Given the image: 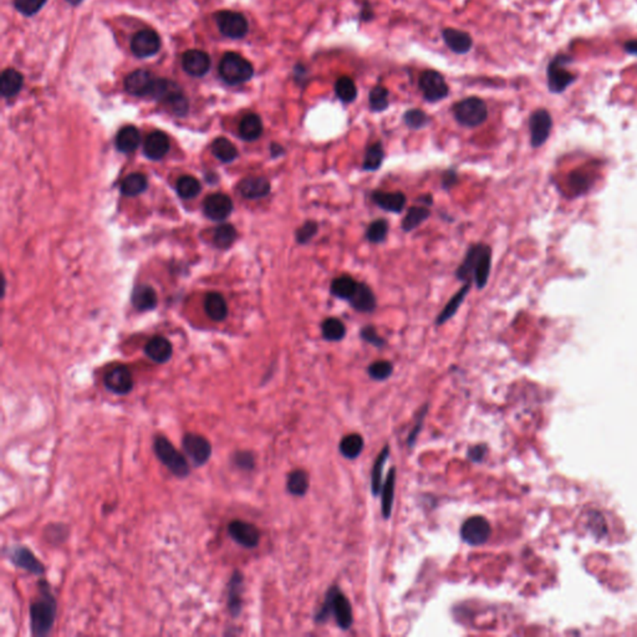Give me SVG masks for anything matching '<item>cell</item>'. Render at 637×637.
<instances>
[{"label":"cell","instance_id":"obj_1","mask_svg":"<svg viewBox=\"0 0 637 637\" xmlns=\"http://www.w3.org/2000/svg\"><path fill=\"white\" fill-rule=\"evenodd\" d=\"M38 586L40 595L30 605V627L33 636L45 637L54 627L58 603L47 580L41 579Z\"/></svg>","mask_w":637,"mask_h":637},{"label":"cell","instance_id":"obj_2","mask_svg":"<svg viewBox=\"0 0 637 637\" xmlns=\"http://www.w3.org/2000/svg\"><path fill=\"white\" fill-rule=\"evenodd\" d=\"M154 455L157 459L167 468L173 476L184 479L189 476L191 468L187 459L180 450L176 448L173 443L169 442L165 436H156L154 441Z\"/></svg>","mask_w":637,"mask_h":637},{"label":"cell","instance_id":"obj_3","mask_svg":"<svg viewBox=\"0 0 637 637\" xmlns=\"http://www.w3.org/2000/svg\"><path fill=\"white\" fill-rule=\"evenodd\" d=\"M330 614H333L335 617L336 623L341 627L342 630H348L352 625V610H351V604L346 597L341 594L336 586H333L330 589L329 594L326 597V601L322 606L320 612L316 615V621L322 623L326 621V618Z\"/></svg>","mask_w":637,"mask_h":637},{"label":"cell","instance_id":"obj_4","mask_svg":"<svg viewBox=\"0 0 637 637\" xmlns=\"http://www.w3.org/2000/svg\"><path fill=\"white\" fill-rule=\"evenodd\" d=\"M452 111L456 121L464 128H478L488 119V108L485 101L477 96L458 101L453 105Z\"/></svg>","mask_w":637,"mask_h":637},{"label":"cell","instance_id":"obj_5","mask_svg":"<svg viewBox=\"0 0 637 637\" xmlns=\"http://www.w3.org/2000/svg\"><path fill=\"white\" fill-rule=\"evenodd\" d=\"M219 75L229 85H239L253 77L254 69L242 55L228 53L224 55L221 60Z\"/></svg>","mask_w":637,"mask_h":637},{"label":"cell","instance_id":"obj_6","mask_svg":"<svg viewBox=\"0 0 637 637\" xmlns=\"http://www.w3.org/2000/svg\"><path fill=\"white\" fill-rule=\"evenodd\" d=\"M569 62H571V59L565 54H557L550 61L546 70L550 93L562 94L577 81V74L571 73L568 69Z\"/></svg>","mask_w":637,"mask_h":637},{"label":"cell","instance_id":"obj_7","mask_svg":"<svg viewBox=\"0 0 637 637\" xmlns=\"http://www.w3.org/2000/svg\"><path fill=\"white\" fill-rule=\"evenodd\" d=\"M418 86L422 93L424 100L429 102H438L446 99L450 94V88L442 75L435 70H426L420 75Z\"/></svg>","mask_w":637,"mask_h":637},{"label":"cell","instance_id":"obj_8","mask_svg":"<svg viewBox=\"0 0 637 637\" xmlns=\"http://www.w3.org/2000/svg\"><path fill=\"white\" fill-rule=\"evenodd\" d=\"M4 554L7 555L9 562L15 565L16 568H21L23 570L27 571L36 577H43L45 574L44 564L41 563L40 560L35 557L33 551L27 549V546H21V545L9 546L4 550Z\"/></svg>","mask_w":637,"mask_h":637},{"label":"cell","instance_id":"obj_9","mask_svg":"<svg viewBox=\"0 0 637 637\" xmlns=\"http://www.w3.org/2000/svg\"><path fill=\"white\" fill-rule=\"evenodd\" d=\"M182 447L195 467L204 466L212 456V444L206 437L198 433H186L182 440Z\"/></svg>","mask_w":637,"mask_h":637},{"label":"cell","instance_id":"obj_10","mask_svg":"<svg viewBox=\"0 0 637 637\" xmlns=\"http://www.w3.org/2000/svg\"><path fill=\"white\" fill-rule=\"evenodd\" d=\"M492 534L490 524L484 516H470L461 528V538L473 546H478L485 543Z\"/></svg>","mask_w":637,"mask_h":637},{"label":"cell","instance_id":"obj_11","mask_svg":"<svg viewBox=\"0 0 637 637\" xmlns=\"http://www.w3.org/2000/svg\"><path fill=\"white\" fill-rule=\"evenodd\" d=\"M553 128V119L549 111L539 108L534 111L529 119L530 142L534 148L543 146L549 139Z\"/></svg>","mask_w":637,"mask_h":637},{"label":"cell","instance_id":"obj_12","mask_svg":"<svg viewBox=\"0 0 637 637\" xmlns=\"http://www.w3.org/2000/svg\"><path fill=\"white\" fill-rule=\"evenodd\" d=\"M217 24L221 33L230 39H242L248 33V21L241 13L221 12L217 15Z\"/></svg>","mask_w":637,"mask_h":637},{"label":"cell","instance_id":"obj_13","mask_svg":"<svg viewBox=\"0 0 637 637\" xmlns=\"http://www.w3.org/2000/svg\"><path fill=\"white\" fill-rule=\"evenodd\" d=\"M229 537L243 548L253 549L261 542V531L254 524L243 520H233L228 524Z\"/></svg>","mask_w":637,"mask_h":637},{"label":"cell","instance_id":"obj_14","mask_svg":"<svg viewBox=\"0 0 637 637\" xmlns=\"http://www.w3.org/2000/svg\"><path fill=\"white\" fill-rule=\"evenodd\" d=\"M104 383H105V387L115 395H128L134 389L132 374L123 365L110 370L104 377Z\"/></svg>","mask_w":637,"mask_h":637},{"label":"cell","instance_id":"obj_15","mask_svg":"<svg viewBox=\"0 0 637 637\" xmlns=\"http://www.w3.org/2000/svg\"><path fill=\"white\" fill-rule=\"evenodd\" d=\"M161 47V39L154 30H141L134 34L131 40V50L137 58H149L158 53Z\"/></svg>","mask_w":637,"mask_h":637},{"label":"cell","instance_id":"obj_16","mask_svg":"<svg viewBox=\"0 0 637 637\" xmlns=\"http://www.w3.org/2000/svg\"><path fill=\"white\" fill-rule=\"evenodd\" d=\"M487 247H488L487 244H482V243L470 245L467 254L463 259V262L461 263V265L457 268L456 276L458 280L463 283H470V284L474 282V275H476L478 263L481 261V258H482L484 250Z\"/></svg>","mask_w":637,"mask_h":637},{"label":"cell","instance_id":"obj_17","mask_svg":"<svg viewBox=\"0 0 637 637\" xmlns=\"http://www.w3.org/2000/svg\"><path fill=\"white\" fill-rule=\"evenodd\" d=\"M157 79L147 70H136L125 80V88L134 96H151L154 94Z\"/></svg>","mask_w":637,"mask_h":637},{"label":"cell","instance_id":"obj_18","mask_svg":"<svg viewBox=\"0 0 637 637\" xmlns=\"http://www.w3.org/2000/svg\"><path fill=\"white\" fill-rule=\"evenodd\" d=\"M203 211H204V215L212 221H224L226 218H228L233 211V202L227 195L215 193L206 198V201L203 203Z\"/></svg>","mask_w":637,"mask_h":637},{"label":"cell","instance_id":"obj_19","mask_svg":"<svg viewBox=\"0 0 637 637\" xmlns=\"http://www.w3.org/2000/svg\"><path fill=\"white\" fill-rule=\"evenodd\" d=\"M442 38L444 44L455 54L462 55L470 53L473 47V39L467 32L459 29L446 27L442 30Z\"/></svg>","mask_w":637,"mask_h":637},{"label":"cell","instance_id":"obj_20","mask_svg":"<svg viewBox=\"0 0 637 637\" xmlns=\"http://www.w3.org/2000/svg\"><path fill=\"white\" fill-rule=\"evenodd\" d=\"M182 65H183V69L186 70V73L198 77V76H203V75L208 73L209 69H211V58H209L207 53H204L202 50L192 49V50H188L187 53H184V55H183Z\"/></svg>","mask_w":637,"mask_h":637},{"label":"cell","instance_id":"obj_21","mask_svg":"<svg viewBox=\"0 0 637 637\" xmlns=\"http://www.w3.org/2000/svg\"><path fill=\"white\" fill-rule=\"evenodd\" d=\"M372 201L375 202L377 207H380L383 211L400 215V213H402L403 209L406 207L407 198L402 192L374 191L372 192Z\"/></svg>","mask_w":637,"mask_h":637},{"label":"cell","instance_id":"obj_22","mask_svg":"<svg viewBox=\"0 0 637 637\" xmlns=\"http://www.w3.org/2000/svg\"><path fill=\"white\" fill-rule=\"evenodd\" d=\"M238 189L244 198L261 200L270 193V182L265 177L252 176L239 182Z\"/></svg>","mask_w":637,"mask_h":637},{"label":"cell","instance_id":"obj_23","mask_svg":"<svg viewBox=\"0 0 637 637\" xmlns=\"http://www.w3.org/2000/svg\"><path fill=\"white\" fill-rule=\"evenodd\" d=\"M350 307L361 314H372L377 307L375 293L365 283H359L355 294L349 300Z\"/></svg>","mask_w":637,"mask_h":637},{"label":"cell","instance_id":"obj_24","mask_svg":"<svg viewBox=\"0 0 637 637\" xmlns=\"http://www.w3.org/2000/svg\"><path fill=\"white\" fill-rule=\"evenodd\" d=\"M243 591H244V577L242 571L235 570L229 579L228 583V610L233 617L239 616L243 609Z\"/></svg>","mask_w":637,"mask_h":637},{"label":"cell","instance_id":"obj_25","mask_svg":"<svg viewBox=\"0 0 637 637\" xmlns=\"http://www.w3.org/2000/svg\"><path fill=\"white\" fill-rule=\"evenodd\" d=\"M169 149V140L167 134H163L161 131H154L151 134H148L145 145H143V152L147 156L149 160L158 161L163 158L167 154Z\"/></svg>","mask_w":637,"mask_h":637},{"label":"cell","instance_id":"obj_26","mask_svg":"<svg viewBox=\"0 0 637 637\" xmlns=\"http://www.w3.org/2000/svg\"><path fill=\"white\" fill-rule=\"evenodd\" d=\"M172 344L163 336H154L146 344L145 354L154 363H165L172 357Z\"/></svg>","mask_w":637,"mask_h":637},{"label":"cell","instance_id":"obj_27","mask_svg":"<svg viewBox=\"0 0 637 637\" xmlns=\"http://www.w3.org/2000/svg\"><path fill=\"white\" fill-rule=\"evenodd\" d=\"M470 288H472V284H470V283H464V285H463L462 288L459 289L456 294L450 298V302H447V305H446L442 311L440 313V315L437 316V326H441L443 324H446V322H448L450 317H453V316L456 315L458 309L461 308V305H462L463 302H464V299L468 296Z\"/></svg>","mask_w":637,"mask_h":637},{"label":"cell","instance_id":"obj_28","mask_svg":"<svg viewBox=\"0 0 637 637\" xmlns=\"http://www.w3.org/2000/svg\"><path fill=\"white\" fill-rule=\"evenodd\" d=\"M357 287H359V282H356V279H354L352 276L348 274L340 275L331 282L330 294L337 299L349 302L351 296L355 294Z\"/></svg>","mask_w":637,"mask_h":637},{"label":"cell","instance_id":"obj_29","mask_svg":"<svg viewBox=\"0 0 637 637\" xmlns=\"http://www.w3.org/2000/svg\"><path fill=\"white\" fill-rule=\"evenodd\" d=\"M141 134L134 126H126L119 131L116 136V147L122 154H131L140 146Z\"/></svg>","mask_w":637,"mask_h":637},{"label":"cell","instance_id":"obj_30","mask_svg":"<svg viewBox=\"0 0 637 637\" xmlns=\"http://www.w3.org/2000/svg\"><path fill=\"white\" fill-rule=\"evenodd\" d=\"M23 88V75L15 69H7L0 77V93L4 97H13Z\"/></svg>","mask_w":637,"mask_h":637},{"label":"cell","instance_id":"obj_31","mask_svg":"<svg viewBox=\"0 0 637 637\" xmlns=\"http://www.w3.org/2000/svg\"><path fill=\"white\" fill-rule=\"evenodd\" d=\"M263 134L262 119L255 114L244 116L239 123V136L244 141H255Z\"/></svg>","mask_w":637,"mask_h":637},{"label":"cell","instance_id":"obj_32","mask_svg":"<svg viewBox=\"0 0 637 637\" xmlns=\"http://www.w3.org/2000/svg\"><path fill=\"white\" fill-rule=\"evenodd\" d=\"M204 310L213 322H221L228 315V307L224 298L218 293H211L206 298Z\"/></svg>","mask_w":637,"mask_h":637},{"label":"cell","instance_id":"obj_33","mask_svg":"<svg viewBox=\"0 0 637 637\" xmlns=\"http://www.w3.org/2000/svg\"><path fill=\"white\" fill-rule=\"evenodd\" d=\"M157 296L156 291L148 285H141L134 289L132 296V304L134 308L140 311H147L157 307Z\"/></svg>","mask_w":637,"mask_h":637},{"label":"cell","instance_id":"obj_34","mask_svg":"<svg viewBox=\"0 0 637 637\" xmlns=\"http://www.w3.org/2000/svg\"><path fill=\"white\" fill-rule=\"evenodd\" d=\"M431 217V211L426 206H413L407 211L402 221V229L406 233L418 228Z\"/></svg>","mask_w":637,"mask_h":637},{"label":"cell","instance_id":"obj_35","mask_svg":"<svg viewBox=\"0 0 637 637\" xmlns=\"http://www.w3.org/2000/svg\"><path fill=\"white\" fill-rule=\"evenodd\" d=\"M322 337L329 342L341 341L346 336V326L337 317H326L322 322Z\"/></svg>","mask_w":637,"mask_h":637},{"label":"cell","instance_id":"obj_36","mask_svg":"<svg viewBox=\"0 0 637 637\" xmlns=\"http://www.w3.org/2000/svg\"><path fill=\"white\" fill-rule=\"evenodd\" d=\"M383 158H385V151H383L381 142H375L370 145L369 147L366 148L365 156H363V171L375 172L377 169H380L383 166Z\"/></svg>","mask_w":637,"mask_h":637},{"label":"cell","instance_id":"obj_37","mask_svg":"<svg viewBox=\"0 0 637 637\" xmlns=\"http://www.w3.org/2000/svg\"><path fill=\"white\" fill-rule=\"evenodd\" d=\"M335 94L344 104H351L357 97V86L355 81L349 76H341L335 82Z\"/></svg>","mask_w":637,"mask_h":637},{"label":"cell","instance_id":"obj_38","mask_svg":"<svg viewBox=\"0 0 637 637\" xmlns=\"http://www.w3.org/2000/svg\"><path fill=\"white\" fill-rule=\"evenodd\" d=\"M211 148H212V154H215L219 161L224 162V163L233 162L238 157L237 147L224 137H219L215 140Z\"/></svg>","mask_w":637,"mask_h":637},{"label":"cell","instance_id":"obj_39","mask_svg":"<svg viewBox=\"0 0 637 637\" xmlns=\"http://www.w3.org/2000/svg\"><path fill=\"white\" fill-rule=\"evenodd\" d=\"M396 468L389 470V476L386 478L383 485V499H381V508L383 516L387 519L392 513V504L395 496Z\"/></svg>","mask_w":637,"mask_h":637},{"label":"cell","instance_id":"obj_40","mask_svg":"<svg viewBox=\"0 0 637 637\" xmlns=\"http://www.w3.org/2000/svg\"><path fill=\"white\" fill-rule=\"evenodd\" d=\"M147 178L142 173H132L122 181V195H128V197L141 195L142 192L147 189Z\"/></svg>","mask_w":637,"mask_h":637},{"label":"cell","instance_id":"obj_41","mask_svg":"<svg viewBox=\"0 0 637 637\" xmlns=\"http://www.w3.org/2000/svg\"><path fill=\"white\" fill-rule=\"evenodd\" d=\"M287 488L293 496H302L308 492L309 478L307 472L302 470H293L288 476Z\"/></svg>","mask_w":637,"mask_h":637},{"label":"cell","instance_id":"obj_42","mask_svg":"<svg viewBox=\"0 0 637 637\" xmlns=\"http://www.w3.org/2000/svg\"><path fill=\"white\" fill-rule=\"evenodd\" d=\"M363 450V437L357 433H351V435L344 437L340 442V452L342 456L349 459H354L356 457L360 456Z\"/></svg>","mask_w":637,"mask_h":637},{"label":"cell","instance_id":"obj_43","mask_svg":"<svg viewBox=\"0 0 637 637\" xmlns=\"http://www.w3.org/2000/svg\"><path fill=\"white\" fill-rule=\"evenodd\" d=\"M490 269H492V248L490 245L484 250L483 255L477 267L474 275V284L478 289H483L488 279H490Z\"/></svg>","mask_w":637,"mask_h":637},{"label":"cell","instance_id":"obj_44","mask_svg":"<svg viewBox=\"0 0 637 637\" xmlns=\"http://www.w3.org/2000/svg\"><path fill=\"white\" fill-rule=\"evenodd\" d=\"M389 447L386 446L381 453L378 455V457L376 458L375 463H374V467H372V476H371V490H372V493L377 496L380 493V490H383V466L385 463L387 461L389 458Z\"/></svg>","mask_w":637,"mask_h":637},{"label":"cell","instance_id":"obj_45","mask_svg":"<svg viewBox=\"0 0 637 637\" xmlns=\"http://www.w3.org/2000/svg\"><path fill=\"white\" fill-rule=\"evenodd\" d=\"M389 91L383 85H376L375 88L370 91L369 104L371 111L374 112H383L389 106Z\"/></svg>","mask_w":637,"mask_h":637},{"label":"cell","instance_id":"obj_46","mask_svg":"<svg viewBox=\"0 0 637 637\" xmlns=\"http://www.w3.org/2000/svg\"><path fill=\"white\" fill-rule=\"evenodd\" d=\"M389 235V221L383 218L371 221L366 229V239L372 244H381L386 241Z\"/></svg>","mask_w":637,"mask_h":637},{"label":"cell","instance_id":"obj_47","mask_svg":"<svg viewBox=\"0 0 637 637\" xmlns=\"http://www.w3.org/2000/svg\"><path fill=\"white\" fill-rule=\"evenodd\" d=\"M403 122L409 130H422L431 122V117L420 108H411L403 114Z\"/></svg>","mask_w":637,"mask_h":637},{"label":"cell","instance_id":"obj_48","mask_svg":"<svg viewBox=\"0 0 637 637\" xmlns=\"http://www.w3.org/2000/svg\"><path fill=\"white\" fill-rule=\"evenodd\" d=\"M201 189V183L192 176H183L177 181V193L184 200L195 198Z\"/></svg>","mask_w":637,"mask_h":637},{"label":"cell","instance_id":"obj_49","mask_svg":"<svg viewBox=\"0 0 637 637\" xmlns=\"http://www.w3.org/2000/svg\"><path fill=\"white\" fill-rule=\"evenodd\" d=\"M237 238V230L230 224H223L215 229L213 242L218 248H229Z\"/></svg>","mask_w":637,"mask_h":637},{"label":"cell","instance_id":"obj_50","mask_svg":"<svg viewBox=\"0 0 637 637\" xmlns=\"http://www.w3.org/2000/svg\"><path fill=\"white\" fill-rule=\"evenodd\" d=\"M369 375L372 380L376 381H383L387 380L389 376L394 372V366L389 361L386 360H378L375 363H371L369 366Z\"/></svg>","mask_w":637,"mask_h":637},{"label":"cell","instance_id":"obj_51","mask_svg":"<svg viewBox=\"0 0 637 637\" xmlns=\"http://www.w3.org/2000/svg\"><path fill=\"white\" fill-rule=\"evenodd\" d=\"M319 232V224L316 221H305L302 224V227L296 229V242L302 245H305L311 242V239L317 235Z\"/></svg>","mask_w":637,"mask_h":637},{"label":"cell","instance_id":"obj_52","mask_svg":"<svg viewBox=\"0 0 637 637\" xmlns=\"http://www.w3.org/2000/svg\"><path fill=\"white\" fill-rule=\"evenodd\" d=\"M44 536L47 539V543L58 544L64 543L69 536V529L67 525L62 524H50L47 525V529L44 531Z\"/></svg>","mask_w":637,"mask_h":637},{"label":"cell","instance_id":"obj_53","mask_svg":"<svg viewBox=\"0 0 637 637\" xmlns=\"http://www.w3.org/2000/svg\"><path fill=\"white\" fill-rule=\"evenodd\" d=\"M47 0H14V5L16 10L23 15L32 16L38 13L41 8L45 5Z\"/></svg>","mask_w":637,"mask_h":637},{"label":"cell","instance_id":"obj_54","mask_svg":"<svg viewBox=\"0 0 637 637\" xmlns=\"http://www.w3.org/2000/svg\"><path fill=\"white\" fill-rule=\"evenodd\" d=\"M233 462L235 466L242 470H254L255 459L252 452L249 450H238L233 456Z\"/></svg>","mask_w":637,"mask_h":637},{"label":"cell","instance_id":"obj_55","mask_svg":"<svg viewBox=\"0 0 637 637\" xmlns=\"http://www.w3.org/2000/svg\"><path fill=\"white\" fill-rule=\"evenodd\" d=\"M360 336L363 341L369 342L376 348H383L385 346V339L378 335L377 330L374 325H366L363 329L360 330Z\"/></svg>","mask_w":637,"mask_h":637},{"label":"cell","instance_id":"obj_56","mask_svg":"<svg viewBox=\"0 0 637 637\" xmlns=\"http://www.w3.org/2000/svg\"><path fill=\"white\" fill-rule=\"evenodd\" d=\"M590 184L591 181L589 180V173L579 171V172H575V173L571 175L570 186L574 188V191L577 193L585 192Z\"/></svg>","mask_w":637,"mask_h":637},{"label":"cell","instance_id":"obj_57","mask_svg":"<svg viewBox=\"0 0 637 637\" xmlns=\"http://www.w3.org/2000/svg\"><path fill=\"white\" fill-rule=\"evenodd\" d=\"M457 183H458V173L456 172V169L453 168H450L447 171H444L442 173V188L446 189V191H450V188L455 187Z\"/></svg>","mask_w":637,"mask_h":637},{"label":"cell","instance_id":"obj_58","mask_svg":"<svg viewBox=\"0 0 637 637\" xmlns=\"http://www.w3.org/2000/svg\"><path fill=\"white\" fill-rule=\"evenodd\" d=\"M294 74H296V81L304 88L305 86V81H308V77H307V74H308V70L307 67H304L302 64H296V67H294Z\"/></svg>","mask_w":637,"mask_h":637},{"label":"cell","instance_id":"obj_59","mask_svg":"<svg viewBox=\"0 0 637 637\" xmlns=\"http://www.w3.org/2000/svg\"><path fill=\"white\" fill-rule=\"evenodd\" d=\"M485 447L483 446H477V447H473L470 448V452H468V457L473 462H479L483 459L484 453H485Z\"/></svg>","mask_w":637,"mask_h":637},{"label":"cell","instance_id":"obj_60","mask_svg":"<svg viewBox=\"0 0 637 637\" xmlns=\"http://www.w3.org/2000/svg\"><path fill=\"white\" fill-rule=\"evenodd\" d=\"M372 18H374V12L370 7L369 3H365L361 14H360V19H361V21H370Z\"/></svg>","mask_w":637,"mask_h":637},{"label":"cell","instance_id":"obj_61","mask_svg":"<svg viewBox=\"0 0 637 637\" xmlns=\"http://www.w3.org/2000/svg\"><path fill=\"white\" fill-rule=\"evenodd\" d=\"M624 49L627 54L637 56V39H632V40L625 43Z\"/></svg>","mask_w":637,"mask_h":637},{"label":"cell","instance_id":"obj_62","mask_svg":"<svg viewBox=\"0 0 637 637\" xmlns=\"http://www.w3.org/2000/svg\"><path fill=\"white\" fill-rule=\"evenodd\" d=\"M284 152H285V149H284L280 145H278V143H272V146H270V154H272V156H273L274 158L280 157V156L284 154Z\"/></svg>","mask_w":637,"mask_h":637},{"label":"cell","instance_id":"obj_63","mask_svg":"<svg viewBox=\"0 0 637 637\" xmlns=\"http://www.w3.org/2000/svg\"><path fill=\"white\" fill-rule=\"evenodd\" d=\"M417 201H418L420 204L426 206V207H431V206L433 204V198H432V197H431L429 195H422V197H420Z\"/></svg>","mask_w":637,"mask_h":637},{"label":"cell","instance_id":"obj_64","mask_svg":"<svg viewBox=\"0 0 637 637\" xmlns=\"http://www.w3.org/2000/svg\"><path fill=\"white\" fill-rule=\"evenodd\" d=\"M67 1H69L70 4H73V5H77V4H80L82 0H67Z\"/></svg>","mask_w":637,"mask_h":637}]
</instances>
